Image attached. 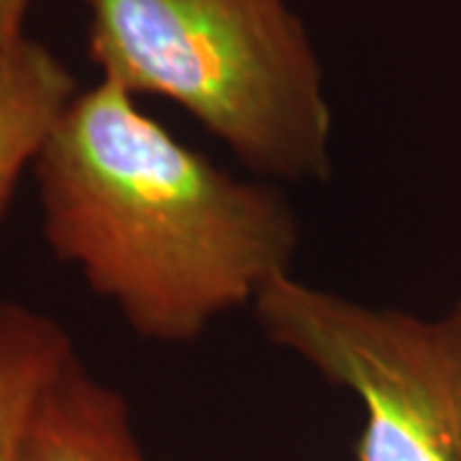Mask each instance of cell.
I'll return each instance as SVG.
<instances>
[{"label":"cell","instance_id":"2","mask_svg":"<svg viewBox=\"0 0 461 461\" xmlns=\"http://www.w3.org/2000/svg\"><path fill=\"white\" fill-rule=\"evenodd\" d=\"M100 77L180 105L264 180H323L333 113L287 0H83Z\"/></svg>","mask_w":461,"mask_h":461},{"label":"cell","instance_id":"5","mask_svg":"<svg viewBox=\"0 0 461 461\" xmlns=\"http://www.w3.org/2000/svg\"><path fill=\"white\" fill-rule=\"evenodd\" d=\"M77 93L72 69L41 41L0 47V221Z\"/></svg>","mask_w":461,"mask_h":461},{"label":"cell","instance_id":"4","mask_svg":"<svg viewBox=\"0 0 461 461\" xmlns=\"http://www.w3.org/2000/svg\"><path fill=\"white\" fill-rule=\"evenodd\" d=\"M21 461H149L131 408L87 372L77 354L51 377L33 408Z\"/></svg>","mask_w":461,"mask_h":461},{"label":"cell","instance_id":"1","mask_svg":"<svg viewBox=\"0 0 461 461\" xmlns=\"http://www.w3.org/2000/svg\"><path fill=\"white\" fill-rule=\"evenodd\" d=\"M33 180L54 257L149 341L187 344L293 272L280 190L185 147L111 80L75 95Z\"/></svg>","mask_w":461,"mask_h":461},{"label":"cell","instance_id":"3","mask_svg":"<svg viewBox=\"0 0 461 461\" xmlns=\"http://www.w3.org/2000/svg\"><path fill=\"white\" fill-rule=\"evenodd\" d=\"M254 313L272 344L362 400L357 461H461V303L420 318L287 272L264 287Z\"/></svg>","mask_w":461,"mask_h":461},{"label":"cell","instance_id":"7","mask_svg":"<svg viewBox=\"0 0 461 461\" xmlns=\"http://www.w3.org/2000/svg\"><path fill=\"white\" fill-rule=\"evenodd\" d=\"M32 0H0V47H8L26 36V16Z\"/></svg>","mask_w":461,"mask_h":461},{"label":"cell","instance_id":"6","mask_svg":"<svg viewBox=\"0 0 461 461\" xmlns=\"http://www.w3.org/2000/svg\"><path fill=\"white\" fill-rule=\"evenodd\" d=\"M72 354L62 323L29 305L0 303V461H21L33 408Z\"/></svg>","mask_w":461,"mask_h":461}]
</instances>
